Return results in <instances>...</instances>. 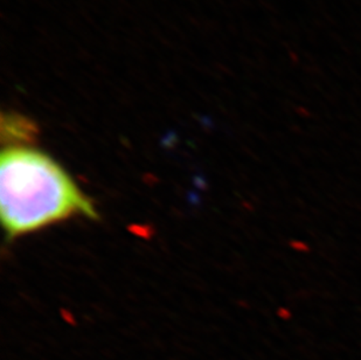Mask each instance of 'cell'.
I'll use <instances>...</instances> for the list:
<instances>
[{
	"label": "cell",
	"mask_w": 361,
	"mask_h": 360,
	"mask_svg": "<svg viewBox=\"0 0 361 360\" xmlns=\"http://www.w3.org/2000/svg\"><path fill=\"white\" fill-rule=\"evenodd\" d=\"M38 136V126L26 116L7 112L1 116V138L8 146H31Z\"/></svg>",
	"instance_id": "obj_2"
},
{
	"label": "cell",
	"mask_w": 361,
	"mask_h": 360,
	"mask_svg": "<svg viewBox=\"0 0 361 360\" xmlns=\"http://www.w3.org/2000/svg\"><path fill=\"white\" fill-rule=\"evenodd\" d=\"M0 215L8 240L73 217H97L71 174L33 146H7L1 152Z\"/></svg>",
	"instance_id": "obj_1"
}]
</instances>
